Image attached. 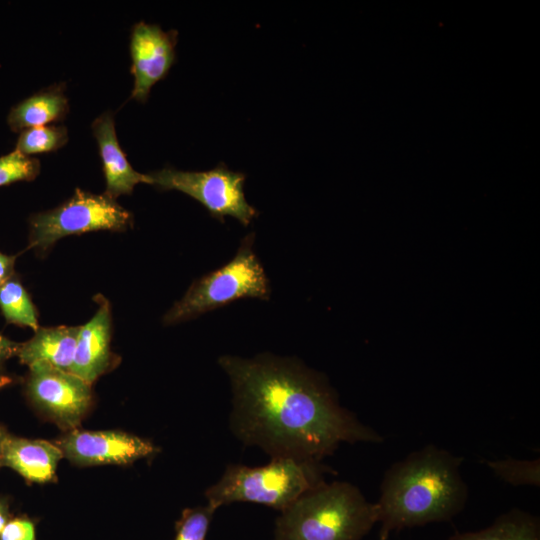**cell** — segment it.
I'll return each instance as SVG.
<instances>
[{
  "mask_svg": "<svg viewBox=\"0 0 540 540\" xmlns=\"http://www.w3.org/2000/svg\"><path fill=\"white\" fill-rule=\"evenodd\" d=\"M333 474L335 470L322 460L293 457H272L256 467L229 464L219 480L207 488L205 498L215 510L246 502L281 512Z\"/></svg>",
  "mask_w": 540,
  "mask_h": 540,
  "instance_id": "obj_4",
  "label": "cell"
},
{
  "mask_svg": "<svg viewBox=\"0 0 540 540\" xmlns=\"http://www.w3.org/2000/svg\"><path fill=\"white\" fill-rule=\"evenodd\" d=\"M447 540H540V520L528 511L513 508L483 529L458 532Z\"/></svg>",
  "mask_w": 540,
  "mask_h": 540,
  "instance_id": "obj_16",
  "label": "cell"
},
{
  "mask_svg": "<svg viewBox=\"0 0 540 540\" xmlns=\"http://www.w3.org/2000/svg\"><path fill=\"white\" fill-rule=\"evenodd\" d=\"M29 224V247L43 253L68 235L125 231L132 226L133 216L105 194L77 188L70 199L56 208L32 215Z\"/></svg>",
  "mask_w": 540,
  "mask_h": 540,
  "instance_id": "obj_6",
  "label": "cell"
},
{
  "mask_svg": "<svg viewBox=\"0 0 540 540\" xmlns=\"http://www.w3.org/2000/svg\"><path fill=\"white\" fill-rule=\"evenodd\" d=\"M65 84H54L42 89L13 106L7 122L11 130L25 129L60 122L69 112Z\"/></svg>",
  "mask_w": 540,
  "mask_h": 540,
  "instance_id": "obj_15",
  "label": "cell"
},
{
  "mask_svg": "<svg viewBox=\"0 0 540 540\" xmlns=\"http://www.w3.org/2000/svg\"><path fill=\"white\" fill-rule=\"evenodd\" d=\"M13 383V378L0 372V390Z\"/></svg>",
  "mask_w": 540,
  "mask_h": 540,
  "instance_id": "obj_26",
  "label": "cell"
},
{
  "mask_svg": "<svg viewBox=\"0 0 540 540\" xmlns=\"http://www.w3.org/2000/svg\"><path fill=\"white\" fill-rule=\"evenodd\" d=\"M76 465H126L154 455L158 449L149 440L121 431L71 430L56 442Z\"/></svg>",
  "mask_w": 540,
  "mask_h": 540,
  "instance_id": "obj_9",
  "label": "cell"
},
{
  "mask_svg": "<svg viewBox=\"0 0 540 540\" xmlns=\"http://www.w3.org/2000/svg\"><path fill=\"white\" fill-rule=\"evenodd\" d=\"M21 343L12 341L0 334V364L11 357L17 356Z\"/></svg>",
  "mask_w": 540,
  "mask_h": 540,
  "instance_id": "obj_23",
  "label": "cell"
},
{
  "mask_svg": "<svg viewBox=\"0 0 540 540\" xmlns=\"http://www.w3.org/2000/svg\"><path fill=\"white\" fill-rule=\"evenodd\" d=\"M95 300L98 309L89 322L80 326L74 359L69 371L89 384L108 371L114 359L110 350V304L100 294Z\"/></svg>",
  "mask_w": 540,
  "mask_h": 540,
  "instance_id": "obj_11",
  "label": "cell"
},
{
  "mask_svg": "<svg viewBox=\"0 0 540 540\" xmlns=\"http://www.w3.org/2000/svg\"><path fill=\"white\" fill-rule=\"evenodd\" d=\"M79 330L80 326L39 327L31 339L21 343L17 356L28 367L44 364L69 372Z\"/></svg>",
  "mask_w": 540,
  "mask_h": 540,
  "instance_id": "obj_14",
  "label": "cell"
},
{
  "mask_svg": "<svg viewBox=\"0 0 540 540\" xmlns=\"http://www.w3.org/2000/svg\"><path fill=\"white\" fill-rule=\"evenodd\" d=\"M0 540H37L35 524L26 517L11 518L3 528Z\"/></svg>",
  "mask_w": 540,
  "mask_h": 540,
  "instance_id": "obj_22",
  "label": "cell"
},
{
  "mask_svg": "<svg viewBox=\"0 0 540 540\" xmlns=\"http://www.w3.org/2000/svg\"><path fill=\"white\" fill-rule=\"evenodd\" d=\"M91 128L102 160L106 181L104 194L106 196L115 200L120 195L131 194L138 183L151 184L150 176L134 170L127 160L117 138L114 116L111 111H106L98 116L93 121Z\"/></svg>",
  "mask_w": 540,
  "mask_h": 540,
  "instance_id": "obj_12",
  "label": "cell"
},
{
  "mask_svg": "<svg viewBox=\"0 0 540 540\" xmlns=\"http://www.w3.org/2000/svg\"><path fill=\"white\" fill-rule=\"evenodd\" d=\"M63 453L57 445L45 440L26 439L8 433L2 451V466H7L31 482L45 483L55 479Z\"/></svg>",
  "mask_w": 540,
  "mask_h": 540,
  "instance_id": "obj_13",
  "label": "cell"
},
{
  "mask_svg": "<svg viewBox=\"0 0 540 540\" xmlns=\"http://www.w3.org/2000/svg\"><path fill=\"white\" fill-rule=\"evenodd\" d=\"M25 391L30 402L63 429L73 430L92 403L91 384L44 364L29 367Z\"/></svg>",
  "mask_w": 540,
  "mask_h": 540,
  "instance_id": "obj_8",
  "label": "cell"
},
{
  "mask_svg": "<svg viewBox=\"0 0 540 540\" xmlns=\"http://www.w3.org/2000/svg\"><path fill=\"white\" fill-rule=\"evenodd\" d=\"M462 456L429 444L393 463L384 473L376 503L379 540L394 531L450 521L465 507L468 486Z\"/></svg>",
  "mask_w": 540,
  "mask_h": 540,
  "instance_id": "obj_2",
  "label": "cell"
},
{
  "mask_svg": "<svg viewBox=\"0 0 540 540\" xmlns=\"http://www.w3.org/2000/svg\"><path fill=\"white\" fill-rule=\"evenodd\" d=\"M254 234L240 243L227 264L195 280L181 300L165 314V325L176 324L218 309L241 298L270 297L269 281L253 250Z\"/></svg>",
  "mask_w": 540,
  "mask_h": 540,
  "instance_id": "obj_5",
  "label": "cell"
},
{
  "mask_svg": "<svg viewBox=\"0 0 540 540\" xmlns=\"http://www.w3.org/2000/svg\"><path fill=\"white\" fill-rule=\"evenodd\" d=\"M10 519L9 504L6 499L0 498V534Z\"/></svg>",
  "mask_w": 540,
  "mask_h": 540,
  "instance_id": "obj_25",
  "label": "cell"
},
{
  "mask_svg": "<svg viewBox=\"0 0 540 540\" xmlns=\"http://www.w3.org/2000/svg\"><path fill=\"white\" fill-rule=\"evenodd\" d=\"M40 172V161L17 150L0 157V186L32 181Z\"/></svg>",
  "mask_w": 540,
  "mask_h": 540,
  "instance_id": "obj_20",
  "label": "cell"
},
{
  "mask_svg": "<svg viewBox=\"0 0 540 540\" xmlns=\"http://www.w3.org/2000/svg\"><path fill=\"white\" fill-rule=\"evenodd\" d=\"M7 435H8V432L5 430L3 426L0 425V467L2 466L1 461H2L3 445H4V441Z\"/></svg>",
  "mask_w": 540,
  "mask_h": 540,
  "instance_id": "obj_27",
  "label": "cell"
},
{
  "mask_svg": "<svg viewBox=\"0 0 540 540\" xmlns=\"http://www.w3.org/2000/svg\"><path fill=\"white\" fill-rule=\"evenodd\" d=\"M178 32L164 31L157 24L137 22L131 29L130 56L134 86L131 98L148 99L151 88L164 79L176 60Z\"/></svg>",
  "mask_w": 540,
  "mask_h": 540,
  "instance_id": "obj_10",
  "label": "cell"
},
{
  "mask_svg": "<svg viewBox=\"0 0 540 540\" xmlns=\"http://www.w3.org/2000/svg\"><path fill=\"white\" fill-rule=\"evenodd\" d=\"M216 511L207 503L184 510L177 522L174 540H206Z\"/></svg>",
  "mask_w": 540,
  "mask_h": 540,
  "instance_id": "obj_21",
  "label": "cell"
},
{
  "mask_svg": "<svg viewBox=\"0 0 540 540\" xmlns=\"http://www.w3.org/2000/svg\"><path fill=\"white\" fill-rule=\"evenodd\" d=\"M151 185L159 190H178L201 203L212 217L224 222L225 216L247 226L259 212L244 194L246 175L219 163L208 171H181L167 166L148 173Z\"/></svg>",
  "mask_w": 540,
  "mask_h": 540,
  "instance_id": "obj_7",
  "label": "cell"
},
{
  "mask_svg": "<svg viewBox=\"0 0 540 540\" xmlns=\"http://www.w3.org/2000/svg\"><path fill=\"white\" fill-rule=\"evenodd\" d=\"M67 142L68 131L64 125L36 126L20 132L15 150L31 156L56 151Z\"/></svg>",
  "mask_w": 540,
  "mask_h": 540,
  "instance_id": "obj_19",
  "label": "cell"
},
{
  "mask_svg": "<svg viewBox=\"0 0 540 540\" xmlns=\"http://www.w3.org/2000/svg\"><path fill=\"white\" fill-rule=\"evenodd\" d=\"M484 464L501 481L514 487L540 486V460L505 458L485 460Z\"/></svg>",
  "mask_w": 540,
  "mask_h": 540,
  "instance_id": "obj_18",
  "label": "cell"
},
{
  "mask_svg": "<svg viewBox=\"0 0 540 540\" xmlns=\"http://www.w3.org/2000/svg\"><path fill=\"white\" fill-rule=\"evenodd\" d=\"M232 390L229 427L272 457L322 460L342 444L383 436L343 407L327 377L294 358L269 353L218 359Z\"/></svg>",
  "mask_w": 540,
  "mask_h": 540,
  "instance_id": "obj_1",
  "label": "cell"
},
{
  "mask_svg": "<svg viewBox=\"0 0 540 540\" xmlns=\"http://www.w3.org/2000/svg\"><path fill=\"white\" fill-rule=\"evenodd\" d=\"M17 255H6L0 252V285L13 276Z\"/></svg>",
  "mask_w": 540,
  "mask_h": 540,
  "instance_id": "obj_24",
  "label": "cell"
},
{
  "mask_svg": "<svg viewBox=\"0 0 540 540\" xmlns=\"http://www.w3.org/2000/svg\"><path fill=\"white\" fill-rule=\"evenodd\" d=\"M0 311L7 323L39 328L36 307L15 274L0 285Z\"/></svg>",
  "mask_w": 540,
  "mask_h": 540,
  "instance_id": "obj_17",
  "label": "cell"
},
{
  "mask_svg": "<svg viewBox=\"0 0 540 540\" xmlns=\"http://www.w3.org/2000/svg\"><path fill=\"white\" fill-rule=\"evenodd\" d=\"M279 513L274 540H362L378 522L376 503L338 480L323 482Z\"/></svg>",
  "mask_w": 540,
  "mask_h": 540,
  "instance_id": "obj_3",
  "label": "cell"
}]
</instances>
